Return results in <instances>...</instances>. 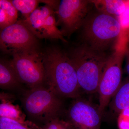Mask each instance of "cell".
Listing matches in <instances>:
<instances>
[{"label":"cell","instance_id":"6da1fadb","mask_svg":"<svg viewBox=\"0 0 129 129\" xmlns=\"http://www.w3.org/2000/svg\"><path fill=\"white\" fill-rule=\"evenodd\" d=\"M80 28L82 44L98 52H114L128 41L117 18L96 9L91 11Z\"/></svg>","mask_w":129,"mask_h":129},{"label":"cell","instance_id":"7a4b0ae2","mask_svg":"<svg viewBox=\"0 0 129 129\" xmlns=\"http://www.w3.org/2000/svg\"><path fill=\"white\" fill-rule=\"evenodd\" d=\"M42 54L47 87L61 98L80 97L76 71L68 53L52 47Z\"/></svg>","mask_w":129,"mask_h":129},{"label":"cell","instance_id":"3957f363","mask_svg":"<svg viewBox=\"0 0 129 129\" xmlns=\"http://www.w3.org/2000/svg\"><path fill=\"white\" fill-rule=\"evenodd\" d=\"M112 54L96 51L83 44L68 53L76 71L80 89L88 94L98 92L102 75Z\"/></svg>","mask_w":129,"mask_h":129},{"label":"cell","instance_id":"277c9868","mask_svg":"<svg viewBox=\"0 0 129 129\" xmlns=\"http://www.w3.org/2000/svg\"><path fill=\"white\" fill-rule=\"evenodd\" d=\"M61 98L44 85L28 89L24 92L21 103L29 120L42 127L62 112Z\"/></svg>","mask_w":129,"mask_h":129},{"label":"cell","instance_id":"5b68a950","mask_svg":"<svg viewBox=\"0 0 129 129\" xmlns=\"http://www.w3.org/2000/svg\"><path fill=\"white\" fill-rule=\"evenodd\" d=\"M127 45L120 47L110 56L99 83V111L103 115L105 109L122 84V64Z\"/></svg>","mask_w":129,"mask_h":129},{"label":"cell","instance_id":"8992f818","mask_svg":"<svg viewBox=\"0 0 129 129\" xmlns=\"http://www.w3.org/2000/svg\"><path fill=\"white\" fill-rule=\"evenodd\" d=\"M9 61L21 84L29 89L44 85L45 70L42 53L37 50L17 53L12 55Z\"/></svg>","mask_w":129,"mask_h":129},{"label":"cell","instance_id":"52a82bcc","mask_svg":"<svg viewBox=\"0 0 129 129\" xmlns=\"http://www.w3.org/2000/svg\"><path fill=\"white\" fill-rule=\"evenodd\" d=\"M94 6L92 1H60L56 12V25L61 27L60 31L63 36H70L81 27Z\"/></svg>","mask_w":129,"mask_h":129},{"label":"cell","instance_id":"ba28073f","mask_svg":"<svg viewBox=\"0 0 129 129\" xmlns=\"http://www.w3.org/2000/svg\"><path fill=\"white\" fill-rule=\"evenodd\" d=\"M36 37L22 20L1 31L0 47L5 53L12 55L36 50Z\"/></svg>","mask_w":129,"mask_h":129},{"label":"cell","instance_id":"9c48e42d","mask_svg":"<svg viewBox=\"0 0 129 129\" xmlns=\"http://www.w3.org/2000/svg\"><path fill=\"white\" fill-rule=\"evenodd\" d=\"M22 21L36 37L67 42L57 27L53 9L48 5L37 8L27 18Z\"/></svg>","mask_w":129,"mask_h":129},{"label":"cell","instance_id":"30bf717a","mask_svg":"<svg viewBox=\"0 0 129 129\" xmlns=\"http://www.w3.org/2000/svg\"><path fill=\"white\" fill-rule=\"evenodd\" d=\"M67 112V120L74 129H100L103 115L98 105L79 97L74 99Z\"/></svg>","mask_w":129,"mask_h":129},{"label":"cell","instance_id":"8fae6325","mask_svg":"<svg viewBox=\"0 0 129 129\" xmlns=\"http://www.w3.org/2000/svg\"><path fill=\"white\" fill-rule=\"evenodd\" d=\"M15 96L12 94L1 92L0 94V117H6L24 123L26 115L23 112L18 105L13 104L16 100Z\"/></svg>","mask_w":129,"mask_h":129},{"label":"cell","instance_id":"7c38bea8","mask_svg":"<svg viewBox=\"0 0 129 129\" xmlns=\"http://www.w3.org/2000/svg\"><path fill=\"white\" fill-rule=\"evenodd\" d=\"M114 115H119L123 110L129 107V79L122 82L120 87L111 99L109 105Z\"/></svg>","mask_w":129,"mask_h":129},{"label":"cell","instance_id":"4fadbf2b","mask_svg":"<svg viewBox=\"0 0 129 129\" xmlns=\"http://www.w3.org/2000/svg\"><path fill=\"white\" fill-rule=\"evenodd\" d=\"M19 80L9 62L1 60L0 88L4 90H13L21 87Z\"/></svg>","mask_w":129,"mask_h":129},{"label":"cell","instance_id":"5bb4252c","mask_svg":"<svg viewBox=\"0 0 129 129\" xmlns=\"http://www.w3.org/2000/svg\"><path fill=\"white\" fill-rule=\"evenodd\" d=\"M97 10L105 14L118 18L126 8L127 1L92 0Z\"/></svg>","mask_w":129,"mask_h":129},{"label":"cell","instance_id":"9a60e30c","mask_svg":"<svg viewBox=\"0 0 129 129\" xmlns=\"http://www.w3.org/2000/svg\"><path fill=\"white\" fill-rule=\"evenodd\" d=\"M0 129H42V128L29 120L22 123L8 118L0 117Z\"/></svg>","mask_w":129,"mask_h":129},{"label":"cell","instance_id":"2e32d148","mask_svg":"<svg viewBox=\"0 0 129 129\" xmlns=\"http://www.w3.org/2000/svg\"><path fill=\"white\" fill-rule=\"evenodd\" d=\"M11 2L17 11L21 12L25 19L27 18L30 14L37 9L39 3L41 2V1L13 0Z\"/></svg>","mask_w":129,"mask_h":129},{"label":"cell","instance_id":"e0dca14e","mask_svg":"<svg viewBox=\"0 0 129 129\" xmlns=\"http://www.w3.org/2000/svg\"><path fill=\"white\" fill-rule=\"evenodd\" d=\"M0 8L5 11L12 25L17 22L18 11L13 5L11 1L1 0Z\"/></svg>","mask_w":129,"mask_h":129},{"label":"cell","instance_id":"ac0fdd59","mask_svg":"<svg viewBox=\"0 0 129 129\" xmlns=\"http://www.w3.org/2000/svg\"><path fill=\"white\" fill-rule=\"evenodd\" d=\"M42 129H74L72 124L67 120L56 118L42 127Z\"/></svg>","mask_w":129,"mask_h":129},{"label":"cell","instance_id":"d6986e66","mask_svg":"<svg viewBox=\"0 0 129 129\" xmlns=\"http://www.w3.org/2000/svg\"><path fill=\"white\" fill-rule=\"evenodd\" d=\"M118 19L124 34L129 31V1H127L126 8L124 11Z\"/></svg>","mask_w":129,"mask_h":129},{"label":"cell","instance_id":"ffe728a7","mask_svg":"<svg viewBox=\"0 0 129 129\" xmlns=\"http://www.w3.org/2000/svg\"><path fill=\"white\" fill-rule=\"evenodd\" d=\"M118 125L119 129H129V107L119 114Z\"/></svg>","mask_w":129,"mask_h":129},{"label":"cell","instance_id":"44dd1931","mask_svg":"<svg viewBox=\"0 0 129 129\" xmlns=\"http://www.w3.org/2000/svg\"><path fill=\"white\" fill-rule=\"evenodd\" d=\"M8 17L6 14L5 11L0 8V28L1 30L11 25Z\"/></svg>","mask_w":129,"mask_h":129},{"label":"cell","instance_id":"7402d4cb","mask_svg":"<svg viewBox=\"0 0 129 129\" xmlns=\"http://www.w3.org/2000/svg\"><path fill=\"white\" fill-rule=\"evenodd\" d=\"M125 56H126V63L125 67V71L128 75L127 78L129 79V49L127 48L125 53Z\"/></svg>","mask_w":129,"mask_h":129},{"label":"cell","instance_id":"603a6c76","mask_svg":"<svg viewBox=\"0 0 129 129\" xmlns=\"http://www.w3.org/2000/svg\"><path fill=\"white\" fill-rule=\"evenodd\" d=\"M127 48L129 49V39L128 40V43H127Z\"/></svg>","mask_w":129,"mask_h":129}]
</instances>
